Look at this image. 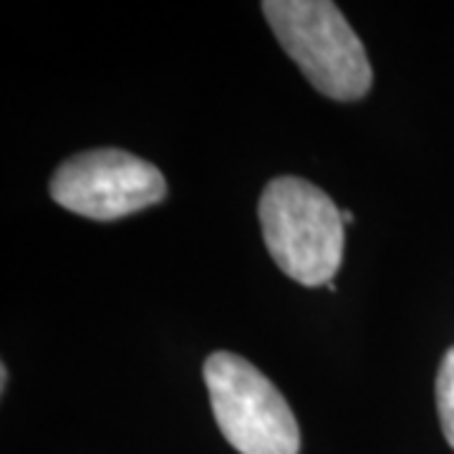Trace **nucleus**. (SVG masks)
Segmentation results:
<instances>
[{"label": "nucleus", "instance_id": "1", "mask_svg": "<svg viewBox=\"0 0 454 454\" xmlns=\"http://www.w3.org/2000/svg\"><path fill=\"white\" fill-rule=\"evenodd\" d=\"M262 240L276 265L301 286H328L343 258L346 225L321 187L301 177L265 184L258 205Z\"/></svg>", "mask_w": 454, "mask_h": 454}, {"label": "nucleus", "instance_id": "2", "mask_svg": "<svg viewBox=\"0 0 454 454\" xmlns=\"http://www.w3.org/2000/svg\"><path fill=\"white\" fill-rule=\"evenodd\" d=\"M278 43L324 97L356 101L372 89L366 49L331 0H265Z\"/></svg>", "mask_w": 454, "mask_h": 454}, {"label": "nucleus", "instance_id": "3", "mask_svg": "<svg viewBox=\"0 0 454 454\" xmlns=\"http://www.w3.org/2000/svg\"><path fill=\"white\" fill-rule=\"evenodd\" d=\"M215 422L240 454H298L301 429L278 387L247 358L215 351L205 361Z\"/></svg>", "mask_w": 454, "mask_h": 454}, {"label": "nucleus", "instance_id": "4", "mask_svg": "<svg viewBox=\"0 0 454 454\" xmlns=\"http://www.w3.org/2000/svg\"><path fill=\"white\" fill-rule=\"evenodd\" d=\"M51 197L91 220H119L162 202L164 175L124 149H91L68 157L51 177Z\"/></svg>", "mask_w": 454, "mask_h": 454}, {"label": "nucleus", "instance_id": "5", "mask_svg": "<svg viewBox=\"0 0 454 454\" xmlns=\"http://www.w3.org/2000/svg\"><path fill=\"white\" fill-rule=\"evenodd\" d=\"M437 409L442 432L454 450V346L444 354L437 373Z\"/></svg>", "mask_w": 454, "mask_h": 454}, {"label": "nucleus", "instance_id": "6", "mask_svg": "<svg viewBox=\"0 0 454 454\" xmlns=\"http://www.w3.org/2000/svg\"><path fill=\"white\" fill-rule=\"evenodd\" d=\"M8 376H11V373H8V366L3 364V366H0V391H3V394H5V387H8Z\"/></svg>", "mask_w": 454, "mask_h": 454}, {"label": "nucleus", "instance_id": "7", "mask_svg": "<svg viewBox=\"0 0 454 454\" xmlns=\"http://www.w3.org/2000/svg\"><path fill=\"white\" fill-rule=\"evenodd\" d=\"M340 217H343V225H348V223H354V215L348 210H340Z\"/></svg>", "mask_w": 454, "mask_h": 454}]
</instances>
